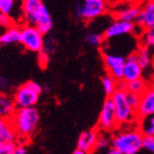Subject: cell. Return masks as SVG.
<instances>
[{"label": "cell", "instance_id": "cell-1", "mask_svg": "<svg viewBox=\"0 0 154 154\" xmlns=\"http://www.w3.org/2000/svg\"><path fill=\"white\" fill-rule=\"evenodd\" d=\"M111 146L116 148L120 154H136L143 149V134L131 125L121 126L111 137Z\"/></svg>", "mask_w": 154, "mask_h": 154}, {"label": "cell", "instance_id": "cell-2", "mask_svg": "<svg viewBox=\"0 0 154 154\" xmlns=\"http://www.w3.org/2000/svg\"><path fill=\"white\" fill-rule=\"evenodd\" d=\"M10 120L17 137L21 139H27L36 133L40 116L38 110L35 107L16 108Z\"/></svg>", "mask_w": 154, "mask_h": 154}, {"label": "cell", "instance_id": "cell-3", "mask_svg": "<svg viewBox=\"0 0 154 154\" xmlns=\"http://www.w3.org/2000/svg\"><path fill=\"white\" fill-rule=\"evenodd\" d=\"M114 103L116 119L120 126H127L138 122L136 110L131 107L127 99H126V91L116 90L110 96Z\"/></svg>", "mask_w": 154, "mask_h": 154}, {"label": "cell", "instance_id": "cell-4", "mask_svg": "<svg viewBox=\"0 0 154 154\" xmlns=\"http://www.w3.org/2000/svg\"><path fill=\"white\" fill-rule=\"evenodd\" d=\"M42 86L35 81H28L24 83L20 88L14 91L13 99L15 103L16 108H28L35 107L41 95Z\"/></svg>", "mask_w": 154, "mask_h": 154}, {"label": "cell", "instance_id": "cell-5", "mask_svg": "<svg viewBox=\"0 0 154 154\" xmlns=\"http://www.w3.org/2000/svg\"><path fill=\"white\" fill-rule=\"evenodd\" d=\"M97 126L100 133H112L120 127L116 119L114 103L110 96L105 100L101 107L99 116H98Z\"/></svg>", "mask_w": 154, "mask_h": 154}, {"label": "cell", "instance_id": "cell-6", "mask_svg": "<svg viewBox=\"0 0 154 154\" xmlns=\"http://www.w3.org/2000/svg\"><path fill=\"white\" fill-rule=\"evenodd\" d=\"M44 35L33 25H25L21 28L20 43L33 53H39L43 49Z\"/></svg>", "mask_w": 154, "mask_h": 154}, {"label": "cell", "instance_id": "cell-7", "mask_svg": "<svg viewBox=\"0 0 154 154\" xmlns=\"http://www.w3.org/2000/svg\"><path fill=\"white\" fill-rule=\"evenodd\" d=\"M107 11L106 0H83L82 5H78L77 14L83 21H93L105 14Z\"/></svg>", "mask_w": 154, "mask_h": 154}, {"label": "cell", "instance_id": "cell-8", "mask_svg": "<svg viewBox=\"0 0 154 154\" xmlns=\"http://www.w3.org/2000/svg\"><path fill=\"white\" fill-rule=\"evenodd\" d=\"M43 3L41 0H22V18L25 25L36 26Z\"/></svg>", "mask_w": 154, "mask_h": 154}, {"label": "cell", "instance_id": "cell-9", "mask_svg": "<svg viewBox=\"0 0 154 154\" xmlns=\"http://www.w3.org/2000/svg\"><path fill=\"white\" fill-rule=\"evenodd\" d=\"M136 28L135 22H127L122 21V20H116L112 22L110 25L106 28L103 37L105 39H113L118 38V37L124 36V35H128V33L134 32Z\"/></svg>", "mask_w": 154, "mask_h": 154}, {"label": "cell", "instance_id": "cell-10", "mask_svg": "<svg viewBox=\"0 0 154 154\" xmlns=\"http://www.w3.org/2000/svg\"><path fill=\"white\" fill-rule=\"evenodd\" d=\"M103 63H105V67L107 69V73L112 75L116 80H120L123 78V68L124 63H125V58L123 56L105 53Z\"/></svg>", "mask_w": 154, "mask_h": 154}, {"label": "cell", "instance_id": "cell-11", "mask_svg": "<svg viewBox=\"0 0 154 154\" xmlns=\"http://www.w3.org/2000/svg\"><path fill=\"white\" fill-rule=\"evenodd\" d=\"M142 71H143V68L141 67V65L139 64L136 52L131 53V54H129L128 57L125 58L123 68V78L122 79L128 82L131 80L142 78Z\"/></svg>", "mask_w": 154, "mask_h": 154}, {"label": "cell", "instance_id": "cell-12", "mask_svg": "<svg viewBox=\"0 0 154 154\" xmlns=\"http://www.w3.org/2000/svg\"><path fill=\"white\" fill-rule=\"evenodd\" d=\"M138 119L154 114V85L148 86L140 97V103L136 110Z\"/></svg>", "mask_w": 154, "mask_h": 154}, {"label": "cell", "instance_id": "cell-13", "mask_svg": "<svg viewBox=\"0 0 154 154\" xmlns=\"http://www.w3.org/2000/svg\"><path fill=\"white\" fill-rule=\"evenodd\" d=\"M136 23L142 29L150 28L154 26V0H146L143 5H140L138 17Z\"/></svg>", "mask_w": 154, "mask_h": 154}, {"label": "cell", "instance_id": "cell-14", "mask_svg": "<svg viewBox=\"0 0 154 154\" xmlns=\"http://www.w3.org/2000/svg\"><path fill=\"white\" fill-rule=\"evenodd\" d=\"M98 136H99V131L96 129H90V131H83L79 136L77 142V146L82 149L86 153H92L95 151V146L97 142Z\"/></svg>", "mask_w": 154, "mask_h": 154}, {"label": "cell", "instance_id": "cell-15", "mask_svg": "<svg viewBox=\"0 0 154 154\" xmlns=\"http://www.w3.org/2000/svg\"><path fill=\"white\" fill-rule=\"evenodd\" d=\"M139 11H140V5H128L116 11L114 13V17L116 20H122V21L136 22Z\"/></svg>", "mask_w": 154, "mask_h": 154}, {"label": "cell", "instance_id": "cell-16", "mask_svg": "<svg viewBox=\"0 0 154 154\" xmlns=\"http://www.w3.org/2000/svg\"><path fill=\"white\" fill-rule=\"evenodd\" d=\"M36 27L43 33L44 36L48 35L53 28V21H52V16L50 14L49 10L46 9V7L43 5L40 14H39L38 21H37Z\"/></svg>", "mask_w": 154, "mask_h": 154}, {"label": "cell", "instance_id": "cell-17", "mask_svg": "<svg viewBox=\"0 0 154 154\" xmlns=\"http://www.w3.org/2000/svg\"><path fill=\"white\" fill-rule=\"evenodd\" d=\"M16 131L10 119L0 116V138L3 141H15Z\"/></svg>", "mask_w": 154, "mask_h": 154}, {"label": "cell", "instance_id": "cell-18", "mask_svg": "<svg viewBox=\"0 0 154 154\" xmlns=\"http://www.w3.org/2000/svg\"><path fill=\"white\" fill-rule=\"evenodd\" d=\"M15 110L16 106L13 97L5 93H0V116L10 119Z\"/></svg>", "mask_w": 154, "mask_h": 154}, {"label": "cell", "instance_id": "cell-19", "mask_svg": "<svg viewBox=\"0 0 154 154\" xmlns=\"http://www.w3.org/2000/svg\"><path fill=\"white\" fill-rule=\"evenodd\" d=\"M21 39V28L18 26L12 25L5 29L3 33L0 35V45H9L12 43H17Z\"/></svg>", "mask_w": 154, "mask_h": 154}, {"label": "cell", "instance_id": "cell-20", "mask_svg": "<svg viewBox=\"0 0 154 154\" xmlns=\"http://www.w3.org/2000/svg\"><path fill=\"white\" fill-rule=\"evenodd\" d=\"M138 128L141 131L143 136H153L154 135V114L138 119L137 122Z\"/></svg>", "mask_w": 154, "mask_h": 154}, {"label": "cell", "instance_id": "cell-21", "mask_svg": "<svg viewBox=\"0 0 154 154\" xmlns=\"http://www.w3.org/2000/svg\"><path fill=\"white\" fill-rule=\"evenodd\" d=\"M137 58H138L139 64L141 65L142 68H148L151 65L152 62V53H151V48L146 45H140L139 49L136 52Z\"/></svg>", "mask_w": 154, "mask_h": 154}, {"label": "cell", "instance_id": "cell-22", "mask_svg": "<svg viewBox=\"0 0 154 154\" xmlns=\"http://www.w3.org/2000/svg\"><path fill=\"white\" fill-rule=\"evenodd\" d=\"M148 88V84L144 81L142 78H139V79H135L128 81L127 82V92L131 93H137V94H140L141 95L142 93L146 91V88Z\"/></svg>", "mask_w": 154, "mask_h": 154}, {"label": "cell", "instance_id": "cell-23", "mask_svg": "<svg viewBox=\"0 0 154 154\" xmlns=\"http://www.w3.org/2000/svg\"><path fill=\"white\" fill-rule=\"evenodd\" d=\"M101 85L107 96H111L116 91V80L109 73L101 78Z\"/></svg>", "mask_w": 154, "mask_h": 154}, {"label": "cell", "instance_id": "cell-24", "mask_svg": "<svg viewBox=\"0 0 154 154\" xmlns=\"http://www.w3.org/2000/svg\"><path fill=\"white\" fill-rule=\"evenodd\" d=\"M111 146V137H108L103 135V134H100L99 131V136H98L97 142H96L95 146V151L94 152H103V151H108V149Z\"/></svg>", "mask_w": 154, "mask_h": 154}, {"label": "cell", "instance_id": "cell-25", "mask_svg": "<svg viewBox=\"0 0 154 154\" xmlns=\"http://www.w3.org/2000/svg\"><path fill=\"white\" fill-rule=\"evenodd\" d=\"M141 44L154 49V26L143 29V33L141 36Z\"/></svg>", "mask_w": 154, "mask_h": 154}, {"label": "cell", "instance_id": "cell-26", "mask_svg": "<svg viewBox=\"0 0 154 154\" xmlns=\"http://www.w3.org/2000/svg\"><path fill=\"white\" fill-rule=\"evenodd\" d=\"M103 40H105V37L103 35H100L98 32H90L86 35L85 37V42L88 44L90 46H98L103 43Z\"/></svg>", "mask_w": 154, "mask_h": 154}, {"label": "cell", "instance_id": "cell-27", "mask_svg": "<svg viewBox=\"0 0 154 154\" xmlns=\"http://www.w3.org/2000/svg\"><path fill=\"white\" fill-rule=\"evenodd\" d=\"M16 0H0V12L7 13L12 15L15 11Z\"/></svg>", "mask_w": 154, "mask_h": 154}, {"label": "cell", "instance_id": "cell-28", "mask_svg": "<svg viewBox=\"0 0 154 154\" xmlns=\"http://www.w3.org/2000/svg\"><path fill=\"white\" fill-rule=\"evenodd\" d=\"M56 40H55L53 37H44V41H43V51L48 54H53L56 49Z\"/></svg>", "mask_w": 154, "mask_h": 154}, {"label": "cell", "instance_id": "cell-29", "mask_svg": "<svg viewBox=\"0 0 154 154\" xmlns=\"http://www.w3.org/2000/svg\"><path fill=\"white\" fill-rule=\"evenodd\" d=\"M140 97H141L140 94L127 92L126 91V99H127V101H128V103L131 105V108L135 109V110H137L139 103H140Z\"/></svg>", "mask_w": 154, "mask_h": 154}, {"label": "cell", "instance_id": "cell-30", "mask_svg": "<svg viewBox=\"0 0 154 154\" xmlns=\"http://www.w3.org/2000/svg\"><path fill=\"white\" fill-rule=\"evenodd\" d=\"M12 25H14V22L12 20V16L7 13L0 12V27L1 28H9Z\"/></svg>", "mask_w": 154, "mask_h": 154}, {"label": "cell", "instance_id": "cell-31", "mask_svg": "<svg viewBox=\"0 0 154 154\" xmlns=\"http://www.w3.org/2000/svg\"><path fill=\"white\" fill-rule=\"evenodd\" d=\"M12 83L8 78L3 77V75H0V93H5V94H9V93L12 91Z\"/></svg>", "mask_w": 154, "mask_h": 154}, {"label": "cell", "instance_id": "cell-32", "mask_svg": "<svg viewBox=\"0 0 154 154\" xmlns=\"http://www.w3.org/2000/svg\"><path fill=\"white\" fill-rule=\"evenodd\" d=\"M143 149L154 154V135L153 136H143Z\"/></svg>", "mask_w": 154, "mask_h": 154}, {"label": "cell", "instance_id": "cell-33", "mask_svg": "<svg viewBox=\"0 0 154 154\" xmlns=\"http://www.w3.org/2000/svg\"><path fill=\"white\" fill-rule=\"evenodd\" d=\"M16 142L15 141H5L3 144V154H14L16 149Z\"/></svg>", "mask_w": 154, "mask_h": 154}, {"label": "cell", "instance_id": "cell-34", "mask_svg": "<svg viewBox=\"0 0 154 154\" xmlns=\"http://www.w3.org/2000/svg\"><path fill=\"white\" fill-rule=\"evenodd\" d=\"M38 60H39V64L42 68H45L48 63H49V54L45 53V52L42 50L38 53Z\"/></svg>", "mask_w": 154, "mask_h": 154}, {"label": "cell", "instance_id": "cell-35", "mask_svg": "<svg viewBox=\"0 0 154 154\" xmlns=\"http://www.w3.org/2000/svg\"><path fill=\"white\" fill-rule=\"evenodd\" d=\"M116 90H121V91L127 90V81H125L124 79L116 80Z\"/></svg>", "mask_w": 154, "mask_h": 154}, {"label": "cell", "instance_id": "cell-36", "mask_svg": "<svg viewBox=\"0 0 154 154\" xmlns=\"http://www.w3.org/2000/svg\"><path fill=\"white\" fill-rule=\"evenodd\" d=\"M27 153V149H26V146L24 144H18L16 146V149H15V153L14 154H26Z\"/></svg>", "mask_w": 154, "mask_h": 154}, {"label": "cell", "instance_id": "cell-37", "mask_svg": "<svg viewBox=\"0 0 154 154\" xmlns=\"http://www.w3.org/2000/svg\"><path fill=\"white\" fill-rule=\"evenodd\" d=\"M73 154H85V152L83 151L82 149H80V148H78L77 146V149L73 151Z\"/></svg>", "mask_w": 154, "mask_h": 154}, {"label": "cell", "instance_id": "cell-38", "mask_svg": "<svg viewBox=\"0 0 154 154\" xmlns=\"http://www.w3.org/2000/svg\"><path fill=\"white\" fill-rule=\"evenodd\" d=\"M3 144H5V141L0 138V154H3Z\"/></svg>", "mask_w": 154, "mask_h": 154}]
</instances>
